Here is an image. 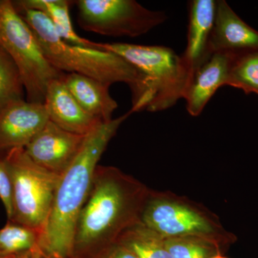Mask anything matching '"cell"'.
I'll return each mask as SVG.
<instances>
[{"label": "cell", "instance_id": "cell-1", "mask_svg": "<svg viewBox=\"0 0 258 258\" xmlns=\"http://www.w3.org/2000/svg\"><path fill=\"white\" fill-rule=\"evenodd\" d=\"M151 189L114 166L98 165L81 210L74 241V257L91 258L142 223Z\"/></svg>", "mask_w": 258, "mask_h": 258}, {"label": "cell", "instance_id": "cell-2", "mask_svg": "<svg viewBox=\"0 0 258 258\" xmlns=\"http://www.w3.org/2000/svg\"><path fill=\"white\" fill-rule=\"evenodd\" d=\"M124 115L100 123L86 136L74 162L60 176L40 248L43 258L74 257L76 224L86 203L98 162L124 120Z\"/></svg>", "mask_w": 258, "mask_h": 258}, {"label": "cell", "instance_id": "cell-3", "mask_svg": "<svg viewBox=\"0 0 258 258\" xmlns=\"http://www.w3.org/2000/svg\"><path fill=\"white\" fill-rule=\"evenodd\" d=\"M103 50L123 57L138 71L131 111H165L184 98L193 74L181 55L170 47L124 42L102 43Z\"/></svg>", "mask_w": 258, "mask_h": 258}, {"label": "cell", "instance_id": "cell-4", "mask_svg": "<svg viewBox=\"0 0 258 258\" xmlns=\"http://www.w3.org/2000/svg\"><path fill=\"white\" fill-rule=\"evenodd\" d=\"M17 10L33 30L47 60L61 72L82 75L109 86L125 83L131 91L138 86V71L123 57L111 51L64 41L43 13L33 10Z\"/></svg>", "mask_w": 258, "mask_h": 258}, {"label": "cell", "instance_id": "cell-5", "mask_svg": "<svg viewBox=\"0 0 258 258\" xmlns=\"http://www.w3.org/2000/svg\"><path fill=\"white\" fill-rule=\"evenodd\" d=\"M141 222L163 239L199 237L215 242L224 250L236 241L211 212L173 193L151 190Z\"/></svg>", "mask_w": 258, "mask_h": 258}, {"label": "cell", "instance_id": "cell-6", "mask_svg": "<svg viewBox=\"0 0 258 258\" xmlns=\"http://www.w3.org/2000/svg\"><path fill=\"white\" fill-rule=\"evenodd\" d=\"M0 46L20 71L27 101L44 104L49 83L66 74L47 60L33 30L10 0H0Z\"/></svg>", "mask_w": 258, "mask_h": 258}, {"label": "cell", "instance_id": "cell-7", "mask_svg": "<svg viewBox=\"0 0 258 258\" xmlns=\"http://www.w3.org/2000/svg\"><path fill=\"white\" fill-rule=\"evenodd\" d=\"M0 158L13 185V216L8 221L26 226L42 236L61 176L37 165L24 149H13Z\"/></svg>", "mask_w": 258, "mask_h": 258}, {"label": "cell", "instance_id": "cell-8", "mask_svg": "<svg viewBox=\"0 0 258 258\" xmlns=\"http://www.w3.org/2000/svg\"><path fill=\"white\" fill-rule=\"evenodd\" d=\"M74 3L79 26L106 36H141L167 19L164 12L147 9L134 0H78Z\"/></svg>", "mask_w": 258, "mask_h": 258}, {"label": "cell", "instance_id": "cell-9", "mask_svg": "<svg viewBox=\"0 0 258 258\" xmlns=\"http://www.w3.org/2000/svg\"><path fill=\"white\" fill-rule=\"evenodd\" d=\"M86 136L71 133L48 120L24 149L37 165L61 176L77 157Z\"/></svg>", "mask_w": 258, "mask_h": 258}, {"label": "cell", "instance_id": "cell-10", "mask_svg": "<svg viewBox=\"0 0 258 258\" xmlns=\"http://www.w3.org/2000/svg\"><path fill=\"white\" fill-rule=\"evenodd\" d=\"M48 120L44 104L26 99L0 108V157L13 149H25Z\"/></svg>", "mask_w": 258, "mask_h": 258}, {"label": "cell", "instance_id": "cell-11", "mask_svg": "<svg viewBox=\"0 0 258 258\" xmlns=\"http://www.w3.org/2000/svg\"><path fill=\"white\" fill-rule=\"evenodd\" d=\"M258 50V31L244 23L225 0L216 1L215 23L209 42L210 55H237Z\"/></svg>", "mask_w": 258, "mask_h": 258}, {"label": "cell", "instance_id": "cell-12", "mask_svg": "<svg viewBox=\"0 0 258 258\" xmlns=\"http://www.w3.org/2000/svg\"><path fill=\"white\" fill-rule=\"evenodd\" d=\"M63 78L53 80L47 86L44 106L49 120L71 133L87 135L102 122L83 109L70 92Z\"/></svg>", "mask_w": 258, "mask_h": 258}, {"label": "cell", "instance_id": "cell-13", "mask_svg": "<svg viewBox=\"0 0 258 258\" xmlns=\"http://www.w3.org/2000/svg\"><path fill=\"white\" fill-rule=\"evenodd\" d=\"M232 57L225 52H215L195 71L184 98L190 115L201 114L217 90L227 86Z\"/></svg>", "mask_w": 258, "mask_h": 258}, {"label": "cell", "instance_id": "cell-14", "mask_svg": "<svg viewBox=\"0 0 258 258\" xmlns=\"http://www.w3.org/2000/svg\"><path fill=\"white\" fill-rule=\"evenodd\" d=\"M216 1L192 0L189 3L187 42L181 55L193 76L211 56L209 42L215 23Z\"/></svg>", "mask_w": 258, "mask_h": 258}, {"label": "cell", "instance_id": "cell-15", "mask_svg": "<svg viewBox=\"0 0 258 258\" xmlns=\"http://www.w3.org/2000/svg\"><path fill=\"white\" fill-rule=\"evenodd\" d=\"M63 81L86 113L102 123L113 119V113L118 106L110 94L109 86L77 74H66Z\"/></svg>", "mask_w": 258, "mask_h": 258}, {"label": "cell", "instance_id": "cell-16", "mask_svg": "<svg viewBox=\"0 0 258 258\" xmlns=\"http://www.w3.org/2000/svg\"><path fill=\"white\" fill-rule=\"evenodd\" d=\"M17 10H33L46 15L53 24L56 31L64 41L80 46L102 49L101 42L91 41L79 36L75 31L70 8L74 1L68 0H18L13 1Z\"/></svg>", "mask_w": 258, "mask_h": 258}, {"label": "cell", "instance_id": "cell-17", "mask_svg": "<svg viewBox=\"0 0 258 258\" xmlns=\"http://www.w3.org/2000/svg\"><path fill=\"white\" fill-rule=\"evenodd\" d=\"M118 242L128 247L138 258H172L164 239L142 223L125 231Z\"/></svg>", "mask_w": 258, "mask_h": 258}, {"label": "cell", "instance_id": "cell-18", "mask_svg": "<svg viewBox=\"0 0 258 258\" xmlns=\"http://www.w3.org/2000/svg\"><path fill=\"white\" fill-rule=\"evenodd\" d=\"M227 86L258 95V50L232 55Z\"/></svg>", "mask_w": 258, "mask_h": 258}, {"label": "cell", "instance_id": "cell-19", "mask_svg": "<svg viewBox=\"0 0 258 258\" xmlns=\"http://www.w3.org/2000/svg\"><path fill=\"white\" fill-rule=\"evenodd\" d=\"M41 237V234L33 229L8 221L0 229V252L20 254L40 248Z\"/></svg>", "mask_w": 258, "mask_h": 258}, {"label": "cell", "instance_id": "cell-20", "mask_svg": "<svg viewBox=\"0 0 258 258\" xmlns=\"http://www.w3.org/2000/svg\"><path fill=\"white\" fill-rule=\"evenodd\" d=\"M25 90L20 71L14 61L0 46V108L25 99Z\"/></svg>", "mask_w": 258, "mask_h": 258}, {"label": "cell", "instance_id": "cell-21", "mask_svg": "<svg viewBox=\"0 0 258 258\" xmlns=\"http://www.w3.org/2000/svg\"><path fill=\"white\" fill-rule=\"evenodd\" d=\"M172 258H211L225 250L215 242L199 237L164 239Z\"/></svg>", "mask_w": 258, "mask_h": 258}, {"label": "cell", "instance_id": "cell-22", "mask_svg": "<svg viewBox=\"0 0 258 258\" xmlns=\"http://www.w3.org/2000/svg\"><path fill=\"white\" fill-rule=\"evenodd\" d=\"M0 200L10 220L13 216V185L9 171L2 158H0Z\"/></svg>", "mask_w": 258, "mask_h": 258}, {"label": "cell", "instance_id": "cell-23", "mask_svg": "<svg viewBox=\"0 0 258 258\" xmlns=\"http://www.w3.org/2000/svg\"><path fill=\"white\" fill-rule=\"evenodd\" d=\"M91 258H138L128 247L119 242L102 249Z\"/></svg>", "mask_w": 258, "mask_h": 258}, {"label": "cell", "instance_id": "cell-24", "mask_svg": "<svg viewBox=\"0 0 258 258\" xmlns=\"http://www.w3.org/2000/svg\"><path fill=\"white\" fill-rule=\"evenodd\" d=\"M26 252L20 254H4L0 252V258H23Z\"/></svg>", "mask_w": 258, "mask_h": 258}, {"label": "cell", "instance_id": "cell-25", "mask_svg": "<svg viewBox=\"0 0 258 258\" xmlns=\"http://www.w3.org/2000/svg\"><path fill=\"white\" fill-rule=\"evenodd\" d=\"M30 258H43L42 257V253L40 248L33 249L30 252Z\"/></svg>", "mask_w": 258, "mask_h": 258}, {"label": "cell", "instance_id": "cell-26", "mask_svg": "<svg viewBox=\"0 0 258 258\" xmlns=\"http://www.w3.org/2000/svg\"><path fill=\"white\" fill-rule=\"evenodd\" d=\"M211 258H227L225 257V256L223 255V254L222 253H219L216 254V255L213 256V257Z\"/></svg>", "mask_w": 258, "mask_h": 258}, {"label": "cell", "instance_id": "cell-27", "mask_svg": "<svg viewBox=\"0 0 258 258\" xmlns=\"http://www.w3.org/2000/svg\"><path fill=\"white\" fill-rule=\"evenodd\" d=\"M30 252H31V251H30V252H27L25 254V255H24L23 258H30Z\"/></svg>", "mask_w": 258, "mask_h": 258}]
</instances>
